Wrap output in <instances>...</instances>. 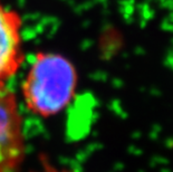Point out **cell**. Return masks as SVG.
Segmentation results:
<instances>
[{
	"mask_svg": "<svg viewBox=\"0 0 173 172\" xmlns=\"http://www.w3.org/2000/svg\"><path fill=\"white\" fill-rule=\"evenodd\" d=\"M23 133L16 96L0 89V172H10L23 157Z\"/></svg>",
	"mask_w": 173,
	"mask_h": 172,
	"instance_id": "2",
	"label": "cell"
},
{
	"mask_svg": "<svg viewBox=\"0 0 173 172\" xmlns=\"http://www.w3.org/2000/svg\"><path fill=\"white\" fill-rule=\"evenodd\" d=\"M38 172H67V171H60V170H57L55 168L51 167H45V169L43 171H38Z\"/></svg>",
	"mask_w": 173,
	"mask_h": 172,
	"instance_id": "4",
	"label": "cell"
},
{
	"mask_svg": "<svg viewBox=\"0 0 173 172\" xmlns=\"http://www.w3.org/2000/svg\"><path fill=\"white\" fill-rule=\"evenodd\" d=\"M20 27L18 15L0 5V89L6 87L23 59Z\"/></svg>",
	"mask_w": 173,
	"mask_h": 172,
	"instance_id": "3",
	"label": "cell"
},
{
	"mask_svg": "<svg viewBox=\"0 0 173 172\" xmlns=\"http://www.w3.org/2000/svg\"><path fill=\"white\" fill-rule=\"evenodd\" d=\"M77 85L73 64L64 56L38 54L23 84L27 107L43 116L59 113L72 101Z\"/></svg>",
	"mask_w": 173,
	"mask_h": 172,
	"instance_id": "1",
	"label": "cell"
}]
</instances>
